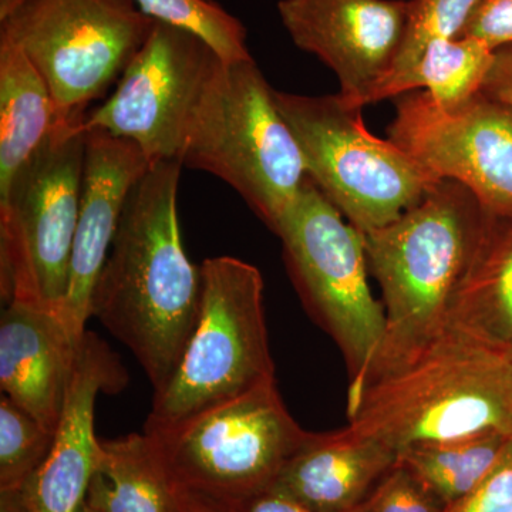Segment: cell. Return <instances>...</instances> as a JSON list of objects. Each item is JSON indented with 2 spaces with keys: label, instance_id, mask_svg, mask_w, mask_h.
Wrapping results in <instances>:
<instances>
[{
  "label": "cell",
  "instance_id": "1f68e13d",
  "mask_svg": "<svg viewBox=\"0 0 512 512\" xmlns=\"http://www.w3.org/2000/svg\"><path fill=\"white\" fill-rule=\"evenodd\" d=\"M183 512H234V511L221 510V508L211 507V505L191 503V501H187V504H185Z\"/></svg>",
  "mask_w": 512,
  "mask_h": 512
},
{
  "label": "cell",
  "instance_id": "ac0fdd59",
  "mask_svg": "<svg viewBox=\"0 0 512 512\" xmlns=\"http://www.w3.org/2000/svg\"><path fill=\"white\" fill-rule=\"evenodd\" d=\"M448 322L495 348H512V215L484 210L483 228L454 292Z\"/></svg>",
  "mask_w": 512,
  "mask_h": 512
},
{
  "label": "cell",
  "instance_id": "d6986e66",
  "mask_svg": "<svg viewBox=\"0 0 512 512\" xmlns=\"http://www.w3.org/2000/svg\"><path fill=\"white\" fill-rule=\"evenodd\" d=\"M84 503L97 512H183L185 500L147 433L101 440Z\"/></svg>",
  "mask_w": 512,
  "mask_h": 512
},
{
  "label": "cell",
  "instance_id": "d4e9b609",
  "mask_svg": "<svg viewBox=\"0 0 512 512\" xmlns=\"http://www.w3.org/2000/svg\"><path fill=\"white\" fill-rule=\"evenodd\" d=\"M483 2L484 0H410L406 37L389 76L409 67L430 43L460 37L471 16Z\"/></svg>",
  "mask_w": 512,
  "mask_h": 512
},
{
  "label": "cell",
  "instance_id": "3957f363",
  "mask_svg": "<svg viewBox=\"0 0 512 512\" xmlns=\"http://www.w3.org/2000/svg\"><path fill=\"white\" fill-rule=\"evenodd\" d=\"M349 426L393 451L483 431L512 436V360L448 322L409 363L373 380Z\"/></svg>",
  "mask_w": 512,
  "mask_h": 512
},
{
  "label": "cell",
  "instance_id": "ffe728a7",
  "mask_svg": "<svg viewBox=\"0 0 512 512\" xmlns=\"http://www.w3.org/2000/svg\"><path fill=\"white\" fill-rule=\"evenodd\" d=\"M55 128L45 79L13 40L0 36V197Z\"/></svg>",
  "mask_w": 512,
  "mask_h": 512
},
{
  "label": "cell",
  "instance_id": "44dd1931",
  "mask_svg": "<svg viewBox=\"0 0 512 512\" xmlns=\"http://www.w3.org/2000/svg\"><path fill=\"white\" fill-rule=\"evenodd\" d=\"M493 62L494 52L477 40H436L409 67L384 79L369 104L421 90L441 104L461 103L481 92Z\"/></svg>",
  "mask_w": 512,
  "mask_h": 512
},
{
  "label": "cell",
  "instance_id": "d6a6232c",
  "mask_svg": "<svg viewBox=\"0 0 512 512\" xmlns=\"http://www.w3.org/2000/svg\"><path fill=\"white\" fill-rule=\"evenodd\" d=\"M0 512H25L19 504L6 503L0 507Z\"/></svg>",
  "mask_w": 512,
  "mask_h": 512
},
{
  "label": "cell",
  "instance_id": "6da1fadb",
  "mask_svg": "<svg viewBox=\"0 0 512 512\" xmlns=\"http://www.w3.org/2000/svg\"><path fill=\"white\" fill-rule=\"evenodd\" d=\"M181 167L156 161L134 185L92 295V316L136 356L154 392L173 377L200 312L201 265L178 220Z\"/></svg>",
  "mask_w": 512,
  "mask_h": 512
},
{
  "label": "cell",
  "instance_id": "8992f818",
  "mask_svg": "<svg viewBox=\"0 0 512 512\" xmlns=\"http://www.w3.org/2000/svg\"><path fill=\"white\" fill-rule=\"evenodd\" d=\"M306 311L342 350L348 409L363 392L386 335L384 306L370 291L365 235L308 178L275 232Z\"/></svg>",
  "mask_w": 512,
  "mask_h": 512
},
{
  "label": "cell",
  "instance_id": "f1b7e54d",
  "mask_svg": "<svg viewBox=\"0 0 512 512\" xmlns=\"http://www.w3.org/2000/svg\"><path fill=\"white\" fill-rule=\"evenodd\" d=\"M481 92L512 106V45L494 52V62Z\"/></svg>",
  "mask_w": 512,
  "mask_h": 512
},
{
  "label": "cell",
  "instance_id": "cb8c5ba5",
  "mask_svg": "<svg viewBox=\"0 0 512 512\" xmlns=\"http://www.w3.org/2000/svg\"><path fill=\"white\" fill-rule=\"evenodd\" d=\"M55 433L45 429L5 394L0 400V491L22 490L52 450Z\"/></svg>",
  "mask_w": 512,
  "mask_h": 512
},
{
  "label": "cell",
  "instance_id": "603a6c76",
  "mask_svg": "<svg viewBox=\"0 0 512 512\" xmlns=\"http://www.w3.org/2000/svg\"><path fill=\"white\" fill-rule=\"evenodd\" d=\"M133 2L148 18L200 36L225 62L252 59L247 45V29L214 0Z\"/></svg>",
  "mask_w": 512,
  "mask_h": 512
},
{
  "label": "cell",
  "instance_id": "277c9868",
  "mask_svg": "<svg viewBox=\"0 0 512 512\" xmlns=\"http://www.w3.org/2000/svg\"><path fill=\"white\" fill-rule=\"evenodd\" d=\"M274 93L254 59H221L192 111L180 154L181 164L231 185L272 232L309 178Z\"/></svg>",
  "mask_w": 512,
  "mask_h": 512
},
{
  "label": "cell",
  "instance_id": "8fae6325",
  "mask_svg": "<svg viewBox=\"0 0 512 512\" xmlns=\"http://www.w3.org/2000/svg\"><path fill=\"white\" fill-rule=\"evenodd\" d=\"M221 59L200 36L154 20L116 90L87 114L83 130L131 141L150 163H180L188 121Z\"/></svg>",
  "mask_w": 512,
  "mask_h": 512
},
{
  "label": "cell",
  "instance_id": "836d02e7",
  "mask_svg": "<svg viewBox=\"0 0 512 512\" xmlns=\"http://www.w3.org/2000/svg\"><path fill=\"white\" fill-rule=\"evenodd\" d=\"M77 512H97V511H94L93 508L89 507V505H87L86 503H83L82 507H80L79 511H77Z\"/></svg>",
  "mask_w": 512,
  "mask_h": 512
},
{
  "label": "cell",
  "instance_id": "9a60e30c",
  "mask_svg": "<svg viewBox=\"0 0 512 512\" xmlns=\"http://www.w3.org/2000/svg\"><path fill=\"white\" fill-rule=\"evenodd\" d=\"M150 165L131 141L103 131H86L82 200L69 288L57 313L76 342L86 335L94 285L109 255L128 195Z\"/></svg>",
  "mask_w": 512,
  "mask_h": 512
},
{
  "label": "cell",
  "instance_id": "4dcf8cb0",
  "mask_svg": "<svg viewBox=\"0 0 512 512\" xmlns=\"http://www.w3.org/2000/svg\"><path fill=\"white\" fill-rule=\"evenodd\" d=\"M28 0H0V20L8 19L16 10L22 8Z\"/></svg>",
  "mask_w": 512,
  "mask_h": 512
},
{
  "label": "cell",
  "instance_id": "ba28073f",
  "mask_svg": "<svg viewBox=\"0 0 512 512\" xmlns=\"http://www.w3.org/2000/svg\"><path fill=\"white\" fill-rule=\"evenodd\" d=\"M274 94L301 147L309 178L363 234L402 217L439 183L389 138L373 136L362 107L340 94Z\"/></svg>",
  "mask_w": 512,
  "mask_h": 512
},
{
  "label": "cell",
  "instance_id": "5b68a950",
  "mask_svg": "<svg viewBox=\"0 0 512 512\" xmlns=\"http://www.w3.org/2000/svg\"><path fill=\"white\" fill-rule=\"evenodd\" d=\"M197 325L173 377L154 392L144 433H160L275 382L256 266L217 256L201 264Z\"/></svg>",
  "mask_w": 512,
  "mask_h": 512
},
{
  "label": "cell",
  "instance_id": "9c48e42d",
  "mask_svg": "<svg viewBox=\"0 0 512 512\" xmlns=\"http://www.w3.org/2000/svg\"><path fill=\"white\" fill-rule=\"evenodd\" d=\"M82 124L56 126L0 197V289L6 305L60 311L82 200Z\"/></svg>",
  "mask_w": 512,
  "mask_h": 512
},
{
  "label": "cell",
  "instance_id": "83f0119b",
  "mask_svg": "<svg viewBox=\"0 0 512 512\" xmlns=\"http://www.w3.org/2000/svg\"><path fill=\"white\" fill-rule=\"evenodd\" d=\"M460 37L477 40L491 52L512 45V0H484Z\"/></svg>",
  "mask_w": 512,
  "mask_h": 512
},
{
  "label": "cell",
  "instance_id": "30bf717a",
  "mask_svg": "<svg viewBox=\"0 0 512 512\" xmlns=\"http://www.w3.org/2000/svg\"><path fill=\"white\" fill-rule=\"evenodd\" d=\"M154 20L133 0H28L8 19L9 37L49 87L56 126H79L87 106L120 79Z\"/></svg>",
  "mask_w": 512,
  "mask_h": 512
},
{
  "label": "cell",
  "instance_id": "2e32d148",
  "mask_svg": "<svg viewBox=\"0 0 512 512\" xmlns=\"http://www.w3.org/2000/svg\"><path fill=\"white\" fill-rule=\"evenodd\" d=\"M80 342L53 312L19 302L3 309L2 392L52 433L62 417Z\"/></svg>",
  "mask_w": 512,
  "mask_h": 512
},
{
  "label": "cell",
  "instance_id": "5bb4252c",
  "mask_svg": "<svg viewBox=\"0 0 512 512\" xmlns=\"http://www.w3.org/2000/svg\"><path fill=\"white\" fill-rule=\"evenodd\" d=\"M126 380L109 346L86 332L77 349L52 450L19 490L26 512L79 511L99 461L100 439L94 433L97 396L119 392Z\"/></svg>",
  "mask_w": 512,
  "mask_h": 512
},
{
  "label": "cell",
  "instance_id": "4316f807",
  "mask_svg": "<svg viewBox=\"0 0 512 512\" xmlns=\"http://www.w3.org/2000/svg\"><path fill=\"white\" fill-rule=\"evenodd\" d=\"M446 512H512V437L490 474Z\"/></svg>",
  "mask_w": 512,
  "mask_h": 512
},
{
  "label": "cell",
  "instance_id": "7c38bea8",
  "mask_svg": "<svg viewBox=\"0 0 512 512\" xmlns=\"http://www.w3.org/2000/svg\"><path fill=\"white\" fill-rule=\"evenodd\" d=\"M396 99L389 140L437 181L473 192L485 211L512 215V106L483 92L456 104L426 92Z\"/></svg>",
  "mask_w": 512,
  "mask_h": 512
},
{
  "label": "cell",
  "instance_id": "e0dca14e",
  "mask_svg": "<svg viewBox=\"0 0 512 512\" xmlns=\"http://www.w3.org/2000/svg\"><path fill=\"white\" fill-rule=\"evenodd\" d=\"M396 461V451L348 424L309 434L271 488L316 512H352Z\"/></svg>",
  "mask_w": 512,
  "mask_h": 512
},
{
  "label": "cell",
  "instance_id": "52a82bcc",
  "mask_svg": "<svg viewBox=\"0 0 512 512\" xmlns=\"http://www.w3.org/2000/svg\"><path fill=\"white\" fill-rule=\"evenodd\" d=\"M147 434L185 500L237 512L274 485L311 433L296 423L271 383Z\"/></svg>",
  "mask_w": 512,
  "mask_h": 512
},
{
  "label": "cell",
  "instance_id": "7a4b0ae2",
  "mask_svg": "<svg viewBox=\"0 0 512 512\" xmlns=\"http://www.w3.org/2000/svg\"><path fill=\"white\" fill-rule=\"evenodd\" d=\"M483 222L473 192L441 180L402 217L363 234L386 313V335L365 387L409 363L446 328Z\"/></svg>",
  "mask_w": 512,
  "mask_h": 512
},
{
  "label": "cell",
  "instance_id": "e575fe53",
  "mask_svg": "<svg viewBox=\"0 0 512 512\" xmlns=\"http://www.w3.org/2000/svg\"><path fill=\"white\" fill-rule=\"evenodd\" d=\"M508 353H510V357H511V360H512V348L510 350H508Z\"/></svg>",
  "mask_w": 512,
  "mask_h": 512
},
{
  "label": "cell",
  "instance_id": "4fadbf2b",
  "mask_svg": "<svg viewBox=\"0 0 512 512\" xmlns=\"http://www.w3.org/2000/svg\"><path fill=\"white\" fill-rule=\"evenodd\" d=\"M293 43L336 74L340 96L365 107L402 50L410 0H281Z\"/></svg>",
  "mask_w": 512,
  "mask_h": 512
},
{
  "label": "cell",
  "instance_id": "f546056e",
  "mask_svg": "<svg viewBox=\"0 0 512 512\" xmlns=\"http://www.w3.org/2000/svg\"><path fill=\"white\" fill-rule=\"evenodd\" d=\"M237 512H316L306 507L288 495L269 490L255 495L247 503L241 505Z\"/></svg>",
  "mask_w": 512,
  "mask_h": 512
},
{
  "label": "cell",
  "instance_id": "484cf974",
  "mask_svg": "<svg viewBox=\"0 0 512 512\" xmlns=\"http://www.w3.org/2000/svg\"><path fill=\"white\" fill-rule=\"evenodd\" d=\"M352 512H446V507L396 461L392 470Z\"/></svg>",
  "mask_w": 512,
  "mask_h": 512
},
{
  "label": "cell",
  "instance_id": "7402d4cb",
  "mask_svg": "<svg viewBox=\"0 0 512 512\" xmlns=\"http://www.w3.org/2000/svg\"><path fill=\"white\" fill-rule=\"evenodd\" d=\"M511 434L491 430L437 443L416 444L397 453L431 494L448 508L467 497L503 456Z\"/></svg>",
  "mask_w": 512,
  "mask_h": 512
}]
</instances>
